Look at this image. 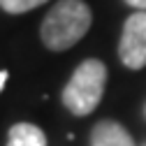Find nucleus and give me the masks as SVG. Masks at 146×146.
<instances>
[{
  "label": "nucleus",
  "mask_w": 146,
  "mask_h": 146,
  "mask_svg": "<svg viewBox=\"0 0 146 146\" xmlns=\"http://www.w3.org/2000/svg\"><path fill=\"white\" fill-rule=\"evenodd\" d=\"M93 23V12L84 0H58L40 26L42 44L49 51H67L72 49Z\"/></svg>",
  "instance_id": "obj_1"
},
{
  "label": "nucleus",
  "mask_w": 146,
  "mask_h": 146,
  "mask_svg": "<svg viewBox=\"0 0 146 146\" xmlns=\"http://www.w3.org/2000/svg\"><path fill=\"white\" fill-rule=\"evenodd\" d=\"M107 86V65L98 58H86L72 72L70 81L63 88V104L74 116L93 114Z\"/></svg>",
  "instance_id": "obj_2"
},
{
  "label": "nucleus",
  "mask_w": 146,
  "mask_h": 146,
  "mask_svg": "<svg viewBox=\"0 0 146 146\" xmlns=\"http://www.w3.org/2000/svg\"><path fill=\"white\" fill-rule=\"evenodd\" d=\"M118 58L127 70L146 67V12H135L125 19L118 42Z\"/></svg>",
  "instance_id": "obj_3"
},
{
  "label": "nucleus",
  "mask_w": 146,
  "mask_h": 146,
  "mask_svg": "<svg viewBox=\"0 0 146 146\" xmlns=\"http://www.w3.org/2000/svg\"><path fill=\"white\" fill-rule=\"evenodd\" d=\"M90 146H137L130 132L116 121H100L93 125Z\"/></svg>",
  "instance_id": "obj_4"
},
{
  "label": "nucleus",
  "mask_w": 146,
  "mask_h": 146,
  "mask_svg": "<svg viewBox=\"0 0 146 146\" xmlns=\"http://www.w3.org/2000/svg\"><path fill=\"white\" fill-rule=\"evenodd\" d=\"M7 146H46V135L33 123H16L7 132Z\"/></svg>",
  "instance_id": "obj_5"
},
{
  "label": "nucleus",
  "mask_w": 146,
  "mask_h": 146,
  "mask_svg": "<svg viewBox=\"0 0 146 146\" xmlns=\"http://www.w3.org/2000/svg\"><path fill=\"white\" fill-rule=\"evenodd\" d=\"M44 3H49V0H0V7L7 14H23V12H30Z\"/></svg>",
  "instance_id": "obj_6"
},
{
  "label": "nucleus",
  "mask_w": 146,
  "mask_h": 146,
  "mask_svg": "<svg viewBox=\"0 0 146 146\" xmlns=\"http://www.w3.org/2000/svg\"><path fill=\"white\" fill-rule=\"evenodd\" d=\"M125 5L135 7L137 12H146V0H125Z\"/></svg>",
  "instance_id": "obj_7"
},
{
  "label": "nucleus",
  "mask_w": 146,
  "mask_h": 146,
  "mask_svg": "<svg viewBox=\"0 0 146 146\" xmlns=\"http://www.w3.org/2000/svg\"><path fill=\"white\" fill-rule=\"evenodd\" d=\"M7 77H9V74H7V70H0V90L5 88V84H7Z\"/></svg>",
  "instance_id": "obj_8"
}]
</instances>
